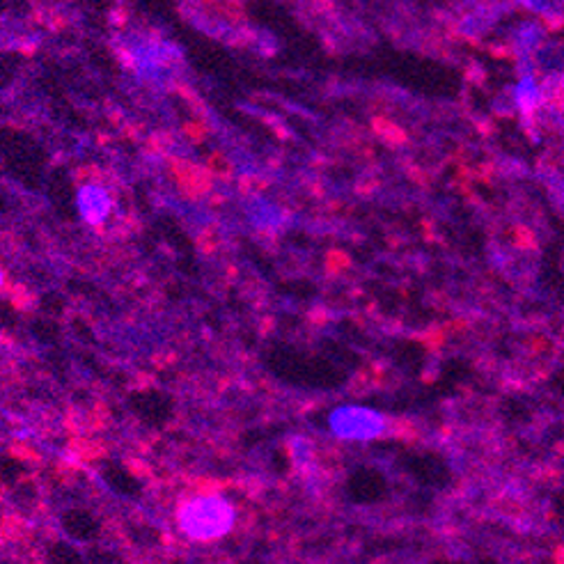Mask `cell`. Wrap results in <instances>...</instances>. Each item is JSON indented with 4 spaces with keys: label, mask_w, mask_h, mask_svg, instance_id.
Masks as SVG:
<instances>
[{
    "label": "cell",
    "mask_w": 564,
    "mask_h": 564,
    "mask_svg": "<svg viewBox=\"0 0 564 564\" xmlns=\"http://www.w3.org/2000/svg\"><path fill=\"white\" fill-rule=\"evenodd\" d=\"M177 523L188 540L212 541L230 532L234 523V509L223 496H193L177 509Z\"/></svg>",
    "instance_id": "obj_1"
},
{
    "label": "cell",
    "mask_w": 564,
    "mask_h": 564,
    "mask_svg": "<svg viewBox=\"0 0 564 564\" xmlns=\"http://www.w3.org/2000/svg\"><path fill=\"white\" fill-rule=\"evenodd\" d=\"M113 209H115V197L106 184L90 179L76 188V212L86 225H106L108 218L113 216Z\"/></svg>",
    "instance_id": "obj_2"
},
{
    "label": "cell",
    "mask_w": 564,
    "mask_h": 564,
    "mask_svg": "<svg viewBox=\"0 0 564 564\" xmlns=\"http://www.w3.org/2000/svg\"><path fill=\"white\" fill-rule=\"evenodd\" d=\"M129 58H132V67L136 69L138 76H157L166 65V56H163L161 46L147 44V41H136L129 46Z\"/></svg>",
    "instance_id": "obj_3"
},
{
    "label": "cell",
    "mask_w": 564,
    "mask_h": 564,
    "mask_svg": "<svg viewBox=\"0 0 564 564\" xmlns=\"http://www.w3.org/2000/svg\"><path fill=\"white\" fill-rule=\"evenodd\" d=\"M5 282H7V276H5V271L0 268V289L5 287Z\"/></svg>",
    "instance_id": "obj_4"
}]
</instances>
